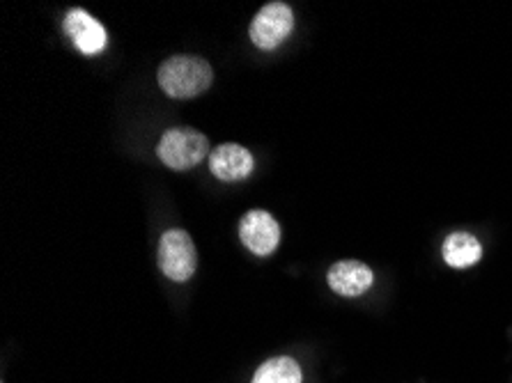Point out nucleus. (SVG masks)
Returning a JSON list of instances; mask_svg holds the SVG:
<instances>
[{
	"label": "nucleus",
	"mask_w": 512,
	"mask_h": 383,
	"mask_svg": "<svg viewBox=\"0 0 512 383\" xmlns=\"http://www.w3.org/2000/svg\"><path fill=\"white\" fill-rule=\"evenodd\" d=\"M239 239L253 255L267 257L281 244V225L265 209H253L239 221Z\"/></svg>",
	"instance_id": "obj_5"
},
{
	"label": "nucleus",
	"mask_w": 512,
	"mask_h": 383,
	"mask_svg": "<svg viewBox=\"0 0 512 383\" xmlns=\"http://www.w3.org/2000/svg\"><path fill=\"white\" fill-rule=\"evenodd\" d=\"M157 154L164 166L173 170H191L209 156V140L191 127L168 129L157 145Z\"/></svg>",
	"instance_id": "obj_2"
},
{
	"label": "nucleus",
	"mask_w": 512,
	"mask_h": 383,
	"mask_svg": "<svg viewBox=\"0 0 512 383\" xmlns=\"http://www.w3.org/2000/svg\"><path fill=\"white\" fill-rule=\"evenodd\" d=\"M304 374H301L299 363L290 356H278L271 361L262 363L258 372L253 374L251 383H301Z\"/></svg>",
	"instance_id": "obj_10"
},
{
	"label": "nucleus",
	"mask_w": 512,
	"mask_h": 383,
	"mask_svg": "<svg viewBox=\"0 0 512 383\" xmlns=\"http://www.w3.org/2000/svg\"><path fill=\"white\" fill-rule=\"evenodd\" d=\"M292 28V7L287 3H281V0H274V3H267L258 14H255L251 28H248V35H251V42L258 46V49L271 51L290 37Z\"/></svg>",
	"instance_id": "obj_3"
},
{
	"label": "nucleus",
	"mask_w": 512,
	"mask_h": 383,
	"mask_svg": "<svg viewBox=\"0 0 512 383\" xmlns=\"http://www.w3.org/2000/svg\"><path fill=\"white\" fill-rule=\"evenodd\" d=\"M441 253H444L448 267L467 269L473 267V264L483 257V246H480V241L469 232H453L451 237L444 241Z\"/></svg>",
	"instance_id": "obj_9"
},
{
	"label": "nucleus",
	"mask_w": 512,
	"mask_h": 383,
	"mask_svg": "<svg viewBox=\"0 0 512 383\" xmlns=\"http://www.w3.org/2000/svg\"><path fill=\"white\" fill-rule=\"evenodd\" d=\"M214 72L209 62L198 56H173L159 67V85L168 97L193 99L212 85Z\"/></svg>",
	"instance_id": "obj_1"
},
{
	"label": "nucleus",
	"mask_w": 512,
	"mask_h": 383,
	"mask_svg": "<svg viewBox=\"0 0 512 383\" xmlns=\"http://www.w3.org/2000/svg\"><path fill=\"white\" fill-rule=\"evenodd\" d=\"M65 33L74 39L76 49L85 56H97L106 49V28L85 10H72L65 17Z\"/></svg>",
	"instance_id": "obj_7"
},
{
	"label": "nucleus",
	"mask_w": 512,
	"mask_h": 383,
	"mask_svg": "<svg viewBox=\"0 0 512 383\" xmlns=\"http://www.w3.org/2000/svg\"><path fill=\"white\" fill-rule=\"evenodd\" d=\"M253 168V154L237 143L219 145L212 154H209V170H212L214 177H219L221 182H242V179L251 177Z\"/></svg>",
	"instance_id": "obj_6"
},
{
	"label": "nucleus",
	"mask_w": 512,
	"mask_h": 383,
	"mask_svg": "<svg viewBox=\"0 0 512 383\" xmlns=\"http://www.w3.org/2000/svg\"><path fill=\"white\" fill-rule=\"evenodd\" d=\"M159 267L175 283H186L198 267L193 239L184 230H168L159 241Z\"/></svg>",
	"instance_id": "obj_4"
},
{
	"label": "nucleus",
	"mask_w": 512,
	"mask_h": 383,
	"mask_svg": "<svg viewBox=\"0 0 512 383\" xmlns=\"http://www.w3.org/2000/svg\"><path fill=\"white\" fill-rule=\"evenodd\" d=\"M329 287L333 292L340 294V296H361L366 294L368 289L372 287V276L370 267H366L363 262H356V260H343V262H336L333 267L329 269Z\"/></svg>",
	"instance_id": "obj_8"
}]
</instances>
